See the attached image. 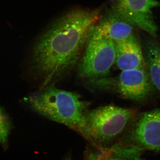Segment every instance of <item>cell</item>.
Listing matches in <instances>:
<instances>
[{
    "label": "cell",
    "instance_id": "1",
    "mask_svg": "<svg viewBox=\"0 0 160 160\" xmlns=\"http://www.w3.org/2000/svg\"><path fill=\"white\" fill-rule=\"evenodd\" d=\"M99 9H77L64 15L39 38L32 62L42 88L68 73L77 64L82 50L101 18Z\"/></svg>",
    "mask_w": 160,
    "mask_h": 160
},
{
    "label": "cell",
    "instance_id": "2",
    "mask_svg": "<svg viewBox=\"0 0 160 160\" xmlns=\"http://www.w3.org/2000/svg\"><path fill=\"white\" fill-rule=\"evenodd\" d=\"M25 101L32 110L53 122L79 132L84 125L88 103L77 93L52 85L31 93Z\"/></svg>",
    "mask_w": 160,
    "mask_h": 160
},
{
    "label": "cell",
    "instance_id": "3",
    "mask_svg": "<svg viewBox=\"0 0 160 160\" xmlns=\"http://www.w3.org/2000/svg\"><path fill=\"white\" fill-rule=\"evenodd\" d=\"M132 115L129 109L112 105L88 110L79 133L100 151H104L125 132Z\"/></svg>",
    "mask_w": 160,
    "mask_h": 160
},
{
    "label": "cell",
    "instance_id": "4",
    "mask_svg": "<svg viewBox=\"0 0 160 160\" xmlns=\"http://www.w3.org/2000/svg\"><path fill=\"white\" fill-rule=\"evenodd\" d=\"M115 43L109 40L89 38L81 60L79 73L84 78H103L115 63Z\"/></svg>",
    "mask_w": 160,
    "mask_h": 160
},
{
    "label": "cell",
    "instance_id": "5",
    "mask_svg": "<svg viewBox=\"0 0 160 160\" xmlns=\"http://www.w3.org/2000/svg\"><path fill=\"white\" fill-rule=\"evenodd\" d=\"M160 6V2L155 0H117L112 10L132 25L156 36L158 28L152 10Z\"/></svg>",
    "mask_w": 160,
    "mask_h": 160
},
{
    "label": "cell",
    "instance_id": "6",
    "mask_svg": "<svg viewBox=\"0 0 160 160\" xmlns=\"http://www.w3.org/2000/svg\"><path fill=\"white\" fill-rule=\"evenodd\" d=\"M130 138L134 146L160 151V110L143 114L131 132Z\"/></svg>",
    "mask_w": 160,
    "mask_h": 160
},
{
    "label": "cell",
    "instance_id": "7",
    "mask_svg": "<svg viewBox=\"0 0 160 160\" xmlns=\"http://www.w3.org/2000/svg\"><path fill=\"white\" fill-rule=\"evenodd\" d=\"M133 36V25L112 10L103 17L101 16L89 38L109 40L116 43Z\"/></svg>",
    "mask_w": 160,
    "mask_h": 160
},
{
    "label": "cell",
    "instance_id": "8",
    "mask_svg": "<svg viewBox=\"0 0 160 160\" xmlns=\"http://www.w3.org/2000/svg\"><path fill=\"white\" fill-rule=\"evenodd\" d=\"M119 92L129 99H143L150 89L149 76L144 68L122 71L118 82Z\"/></svg>",
    "mask_w": 160,
    "mask_h": 160
},
{
    "label": "cell",
    "instance_id": "9",
    "mask_svg": "<svg viewBox=\"0 0 160 160\" xmlns=\"http://www.w3.org/2000/svg\"><path fill=\"white\" fill-rule=\"evenodd\" d=\"M115 44V63L118 69L122 71L144 68L142 51L134 35Z\"/></svg>",
    "mask_w": 160,
    "mask_h": 160
},
{
    "label": "cell",
    "instance_id": "10",
    "mask_svg": "<svg viewBox=\"0 0 160 160\" xmlns=\"http://www.w3.org/2000/svg\"><path fill=\"white\" fill-rule=\"evenodd\" d=\"M146 56L152 82L160 92V47L149 42L146 46Z\"/></svg>",
    "mask_w": 160,
    "mask_h": 160
},
{
    "label": "cell",
    "instance_id": "11",
    "mask_svg": "<svg viewBox=\"0 0 160 160\" xmlns=\"http://www.w3.org/2000/svg\"><path fill=\"white\" fill-rule=\"evenodd\" d=\"M140 149H142L136 146L115 145L112 148L111 152L107 150L101 152L102 160H141Z\"/></svg>",
    "mask_w": 160,
    "mask_h": 160
},
{
    "label": "cell",
    "instance_id": "12",
    "mask_svg": "<svg viewBox=\"0 0 160 160\" xmlns=\"http://www.w3.org/2000/svg\"><path fill=\"white\" fill-rule=\"evenodd\" d=\"M12 129V124L9 116L0 106V144L7 147L9 135Z\"/></svg>",
    "mask_w": 160,
    "mask_h": 160
},
{
    "label": "cell",
    "instance_id": "13",
    "mask_svg": "<svg viewBox=\"0 0 160 160\" xmlns=\"http://www.w3.org/2000/svg\"><path fill=\"white\" fill-rule=\"evenodd\" d=\"M65 160H72L71 158H67ZM85 160H102V153L100 152L99 153H94L92 152L89 153L87 157L86 158Z\"/></svg>",
    "mask_w": 160,
    "mask_h": 160
}]
</instances>
